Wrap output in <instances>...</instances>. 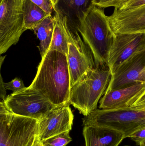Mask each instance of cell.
I'll list each match as a JSON object with an SVG mask.
<instances>
[{"instance_id":"1","label":"cell","mask_w":145,"mask_h":146,"mask_svg":"<svg viewBox=\"0 0 145 146\" xmlns=\"http://www.w3.org/2000/svg\"><path fill=\"white\" fill-rule=\"evenodd\" d=\"M30 87L57 107L70 105L71 80L67 55L49 50L42 58Z\"/></svg>"},{"instance_id":"2","label":"cell","mask_w":145,"mask_h":146,"mask_svg":"<svg viewBox=\"0 0 145 146\" xmlns=\"http://www.w3.org/2000/svg\"><path fill=\"white\" fill-rule=\"evenodd\" d=\"M93 56L95 67L107 65L115 33L103 8L93 4L76 28Z\"/></svg>"},{"instance_id":"3","label":"cell","mask_w":145,"mask_h":146,"mask_svg":"<svg viewBox=\"0 0 145 146\" xmlns=\"http://www.w3.org/2000/svg\"><path fill=\"white\" fill-rule=\"evenodd\" d=\"M112 74L107 65L95 67L71 88L70 104L84 116L97 109L106 92Z\"/></svg>"},{"instance_id":"4","label":"cell","mask_w":145,"mask_h":146,"mask_svg":"<svg viewBox=\"0 0 145 146\" xmlns=\"http://www.w3.org/2000/svg\"><path fill=\"white\" fill-rule=\"evenodd\" d=\"M83 126H101L122 133L125 139L145 128V110L130 107L96 109L82 119Z\"/></svg>"},{"instance_id":"5","label":"cell","mask_w":145,"mask_h":146,"mask_svg":"<svg viewBox=\"0 0 145 146\" xmlns=\"http://www.w3.org/2000/svg\"><path fill=\"white\" fill-rule=\"evenodd\" d=\"M39 121L12 113L0 103V146H33L38 137Z\"/></svg>"},{"instance_id":"6","label":"cell","mask_w":145,"mask_h":146,"mask_svg":"<svg viewBox=\"0 0 145 146\" xmlns=\"http://www.w3.org/2000/svg\"><path fill=\"white\" fill-rule=\"evenodd\" d=\"M6 106L12 113L34 118L39 121L57 108L40 92L25 87L6 97Z\"/></svg>"},{"instance_id":"7","label":"cell","mask_w":145,"mask_h":146,"mask_svg":"<svg viewBox=\"0 0 145 146\" xmlns=\"http://www.w3.org/2000/svg\"><path fill=\"white\" fill-rule=\"evenodd\" d=\"M25 0H1L0 54L16 44L24 28L23 6Z\"/></svg>"},{"instance_id":"8","label":"cell","mask_w":145,"mask_h":146,"mask_svg":"<svg viewBox=\"0 0 145 146\" xmlns=\"http://www.w3.org/2000/svg\"><path fill=\"white\" fill-rule=\"evenodd\" d=\"M70 27L67 60L70 69L71 86L95 67L94 59L88 46L76 30Z\"/></svg>"},{"instance_id":"9","label":"cell","mask_w":145,"mask_h":146,"mask_svg":"<svg viewBox=\"0 0 145 146\" xmlns=\"http://www.w3.org/2000/svg\"><path fill=\"white\" fill-rule=\"evenodd\" d=\"M145 50V33L116 34L107 62L112 74L134 54Z\"/></svg>"},{"instance_id":"10","label":"cell","mask_w":145,"mask_h":146,"mask_svg":"<svg viewBox=\"0 0 145 146\" xmlns=\"http://www.w3.org/2000/svg\"><path fill=\"white\" fill-rule=\"evenodd\" d=\"M145 83V50L134 54L113 74L106 92Z\"/></svg>"},{"instance_id":"11","label":"cell","mask_w":145,"mask_h":146,"mask_svg":"<svg viewBox=\"0 0 145 146\" xmlns=\"http://www.w3.org/2000/svg\"><path fill=\"white\" fill-rule=\"evenodd\" d=\"M74 115L70 105L57 107L39 121L38 137L41 141L70 131L73 125Z\"/></svg>"},{"instance_id":"12","label":"cell","mask_w":145,"mask_h":146,"mask_svg":"<svg viewBox=\"0 0 145 146\" xmlns=\"http://www.w3.org/2000/svg\"><path fill=\"white\" fill-rule=\"evenodd\" d=\"M108 18L115 34L145 33V5L125 12L115 9Z\"/></svg>"},{"instance_id":"13","label":"cell","mask_w":145,"mask_h":146,"mask_svg":"<svg viewBox=\"0 0 145 146\" xmlns=\"http://www.w3.org/2000/svg\"><path fill=\"white\" fill-rule=\"evenodd\" d=\"M145 89V83L106 92L100 100L99 109H115L128 107L131 100Z\"/></svg>"},{"instance_id":"14","label":"cell","mask_w":145,"mask_h":146,"mask_svg":"<svg viewBox=\"0 0 145 146\" xmlns=\"http://www.w3.org/2000/svg\"><path fill=\"white\" fill-rule=\"evenodd\" d=\"M83 135L86 146H118L125 139L121 132L101 126H85Z\"/></svg>"},{"instance_id":"15","label":"cell","mask_w":145,"mask_h":146,"mask_svg":"<svg viewBox=\"0 0 145 146\" xmlns=\"http://www.w3.org/2000/svg\"><path fill=\"white\" fill-rule=\"evenodd\" d=\"M54 12L53 34L49 50H57L67 56L70 26L65 15L57 9H54Z\"/></svg>"},{"instance_id":"16","label":"cell","mask_w":145,"mask_h":146,"mask_svg":"<svg viewBox=\"0 0 145 146\" xmlns=\"http://www.w3.org/2000/svg\"><path fill=\"white\" fill-rule=\"evenodd\" d=\"M92 1L60 0L55 9L59 10L67 17L68 23L72 28L76 29L84 13L93 5Z\"/></svg>"},{"instance_id":"17","label":"cell","mask_w":145,"mask_h":146,"mask_svg":"<svg viewBox=\"0 0 145 146\" xmlns=\"http://www.w3.org/2000/svg\"><path fill=\"white\" fill-rule=\"evenodd\" d=\"M54 27L53 16L50 15L37 24L32 30L40 41L38 48L42 58L49 50L52 39Z\"/></svg>"},{"instance_id":"18","label":"cell","mask_w":145,"mask_h":146,"mask_svg":"<svg viewBox=\"0 0 145 146\" xmlns=\"http://www.w3.org/2000/svg\"><path fill=\"white\" fill-rule=\"evenodd\" d=\"M23 12L24 28L25 31L33 30L37 24L50 15L30 0H25Z\"/></svg>"},{"instance_id":"19","label":"cell","mask_w":145,"mask_h":146,"mask_svg":"<svg viewBox=\"0 0 145 146\" xmlns=\"http://www.w3.org/2000/svg\"><path fill=\"white\" fill-rule=\"evenodd\" d=\"M70 131H66L41 141L43 146H66L72 141Z\"/></svg>"},{"instance_id":"20","label":"cell","mask_w":145,"mask_h":146,"mask_svg":"<svg viewBox=\"0 0 145 146\" xmlns=\"http://www.w3.org/2000/svg\"><path fill=\"white\" fill-rule=\"evenodd\" d=\"M145 5V0H126L115 9L120 12L133 10Z\"/></svg>"},{"instance_id":"21","label":"cell","mask_w":145,"mask_h":146,"mask_svg":"<svg viewBox=\"0 0 145 146\" xmlns=\"http://www.w3.org/2000/svg\"><path fill=\"white\" fill-rule=\"evenodd\" d=\"M128 107L136 110H145V89L130 101Z\"/></svg>"},{"instance_id":"22","label":"cell","mask_w":145,"mask_h":146,"mask_svg":"<svg viewBox=\"0 0 145 146\" xmlns=\"http://www.w3.org/2000/svg\"><path fill=\"white\" fill-rule=\"evenodd\" d=\"M126 0H93V5L101 8H106L110 7H115V8L119 7Z\"/></svg>"},{"instance_id":"23","label":"cell","mask_w":145,"mask_h":146,"mask_svg":"<svg viewBox=\"0 0 145 146\" xmlns=\"http://www.w3.org/2000/svg\"><path fill=\"white\" fill-rule=\"evenodd\" d=\"M4 84L7 90H11L13 92H18L26 87L23 80L18 77L14 78L10 82L4 83Z\"/></svg>"},{"instance_id":"24","label":"cell","mask_w":145,"mask_h":146,"mask_svg":"<svg viewBox=\"0 0 145 146\" xmlns=\"http://www.w3.org/2000/svg\"><path fill=\"white\" fill-rule=\"evenodd\" d=\"M32 2L40 7L49 15L54 12V9L50 0H30Z\"/></svg>"},{"instance_id":"25","label":"cell","mask_w":145,"mask_h":146,"mask_svg":"<svg viewBox=\"0 0 145 146\" xmlns=\"http://www.w3.org/2000/svg\"><path fill=\"white\" fill-rule=\"evenodd\" d=\"M4 82L3 80L1 74V80H0V98L1 99L4 100L6 98V90L4 84Z\"/></svg>"},{"instance_id":"26","label":"cell","mask_w":145,"mask_h":146,"mask_svg":"<svg viewBox=\"0 0 145 146\" xmlns=\"http://www.w3.org/2000/svg\"><path fill=\"white\" fill-rule=\"evenodd\" d=\"M50 1L51 3H52V7H53L54 9V10L55 8L57 7V5H58L60 0H50Z\"/></svg>"},{"instance_id":"27","label":"cell","mask_w":145,"mask_h":146,"mask_svg":"<svg viewBox=\"0 0 145 146\" xmlns=\"http://www.w3.org/2000/svg\"><path fill=\"white\" fill-rule=\"evenodd\" d=\"M40 143H41V140H40V139H39L38 135V137L37 138L35 142V144H34L33 146H40Z\"/></svg>"},{"instance_id":"28","label":"cell","mask_w":145,"mask_h":146,"mask_svg":"<svg viewBox=\"0 0 145 146\" xmlns=\"http://www.w3.org/2000/svg\"><path fill=\"white\" fill-rule=\"evenodd\" d=\"M139 146H145V143L144 144H142V145H140Z\"/></svg>"},{"instance_id":"29","label":"cell","mask_w":145,"mask_h":146,"mask_svg":"<svg viewBox=\"0 0 145 146\" xmlns=\"http://www.w3.org/2000/svg\"><path fill=\"white\" fill-rule=\"evenodd\" d=\"M40 146H43V145H42V144L41 142V143H40Z\"/></svg>"},{"instance_id":"30","label":"cell","mask_w":145,"mask_h":146,"mask_svg":"<svg viewBox=\"0 0 145 146\" xmlns=\"http://www.w3.org/2000/svg\"><path fill=\"white\" fill-rule=\"evenodd\" d=\"M129 146L126 145V146Z\"/></svg>"}]
</instances>
